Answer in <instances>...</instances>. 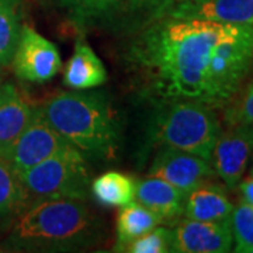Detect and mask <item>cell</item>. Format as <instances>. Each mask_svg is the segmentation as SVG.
<instances>
[{"mask_svg": "<svg viewBox=\"0 0 253 253\" xmlns=\"http://www.w3.org/2000/svg\"><path fill=\"white\" fill-rule=\"evenodd\" d=\"M126 58L156 101L191 100L224 109L253 68V30L163 16L138 33Z\"/></svg>", "mask_w": 253, "mask_h": 253, "instance_id": "6da1fadb", "label": "cell"}, {"mask_svg": "<svg viewBox=\"0 0 253 253\" xmlns=\"http://www.w3.org/2000/svg\"><path fill=\"white\" fill-rule=\"evenodd\" d=\"M103 224L86 201L45 199L28 206L9 228L7 244L24 252H75L97 245Z\"/></svg>", "mask_w": 253, "mask_h": 253, "instance_id": "7a4b0ae2", "label": "cell"}, {"mask_svg": "<svg viewBox=\"0 0 253 253\" xmlns=\"http://www.w3.org/2000/svg\"><path fill=\"white\" fill-rule=\"evenodd\" d=\"M41 111L46 121L86 159L117 158L121 129L104 91H63L48 100Z\"/></svg>", "mask_w": 253, "mask_h": 253, "instance_id": "3957f363", "label": "cell"}, {"mask_svg": "<svg viewBox=\"0 0 253 253\" xmlns=\"http://www.w3.org/2000/svg\"><path fill=\"white\" fill-rule=\"evenodd\" d=\"M221 131L215 109L191 100L163 101L152 123V136L161 146L180 149L210 162Z\"/></svg>", "mask_w": 253, "mask_h": 253, "instance_id": "277c9868", "label": "cell"}, {"mask_svg": "<svg viewBox=\"0 0 253 253\" xmlns=\"http://www.w3.org/2000/svg\"><path fill=\"white\" fill-rule=\"evenodd\" d=\"M30 204L45 199L87 201L90 197V168L84 155L68 145L44 162L17 173Z\"/></svg>", "mask_w": 253, "mask_h": 253, "instance_id": "5b68a950", "label": "cell"}, {"mask_svg": "<svg viewBox=\"0 0 253 253\" xmlns=\"http://www.w3.org/2000/svg\"><path fill=\"white\" fill-rule=\"evenodd\" d=\"M71 145L44 117L41 107L34 109L26 129L0 155L11 165L16 173L31 169L52 155Z\"/></svg>", "mask_w": 253, "mask_h": 253, "instance_id": "8992f818", "label": "cell"}, {"mask_svg": "<svg viewBox=\"0 0 253 253\" xmlns=\"http://www.w3.org/2000/svg\"><path fill=\"white\" fill-rule=\"evenodd\" d=\"M13 71L18 79L28 83H46L62 69V59L54 42L23 24L17 48L11 59Z\"/></svg>", "mask_w": 253, "mask_h": 253, "instance_id": "52a82bcc", "label": "cell"}, {"mask_svg": "<svg viewBox=\"0 0 253 253\" xmlns=\"http://www.w3.org/2000/svg\"><path fill=\"white\" fill-rule=\"evenodd\" d=\"M253 155V124H232L218 136L211 165L228 189L234 190L242 180Z\"/></svg>", "mask_w": 253, "mask_h": 253, "instance_id": "ba28073f", "label": "cell"}, {"mask_svg": "<svg viewBox=\"0 0 253 253\" xmlns=\"http://www.w3.org/2000/svg\"><path fill=\"white\" fill-rule=\"evenodd\" d=\"M210 161L180 149L161 146L149 166V176L170 183L187 196L214 174Z\"/></svg>", "mask_w": 253, "mask_h": 253, "instance_id": "9c48e42d", "label": "cell"}, {"mask_svg": "<svg viewBox=\"0 0 253 253\" xmlns=\"http://www.w3.org/2000/svg\"><path fill=\"white\" fill-rule=\"evenodd\" d=\"M172 252L228 253L234 249L231 222L180 219L172 229Z\"/></svg>", "mask_w": 253, "mask_h": 253, "instance_id": "30bf717a", "label": "cell"}, {"mask_svg": "<svg viewBox=\"0 0 253 253\" xmlns=\"http://www.w3.org/2000/svg\"><path fill=\"white\" fill-rule=\"evenodd\" d=\"M163 16L221 24L251 26L253 20V0H176L159 17Z\"/></svg>", "mask_w": 253, "mask_h": 253, "instance_id": "8fae6325", "label": "cell"}, {"mask_svg": "<svg viewBox=\"0 0 253 253\" xmlns=\"http://www.w3.org/2000/svg\"><path fill=\"white\" fill-rule=\"evenodd\" d=\"M135 199L165 224H177L183 217L186 196L170 183L148 176L136 183Z\"/></svg>", "mask_w": 253, "mask_h": 253, "instance_id": "7c38bea8", "label": "cell"}, {"mask_svg": "<svg viewBox=\"0 0 253 253\" xmlns=\"http://www.w3.org/2000/svg\"><path fill=\"white\" fill-rule=\"evenodd\" d=\"M107 81V71L97 54L83 40L78 38L73 54L63 72V84L72 90L96 89Z\"/></svg>", "mask_w": 253, "mask_h": 253, "instance_id": "4fadbf2b", "label": "cell"}, {"mask_svg": "<svg viewBox=\"0 0 253 253\" xmlns=\"http://www.w3.org/2000/svg\"><path fill=\"white\" fill-rule=\"evenodd\" d=\"M234 204L222 187L204 181L184 200L183 217L206 222H231Z\"/></svg>", "mask_w": 253, "mask_h": 253, "instance_id": "5bb4252c", "label": "cell"}, {"mask_svg": "<svg viewBox=\"0 0 253 253\" xmlns=\"http://www.w3.org/2000/svg\"><path fill=\"white\" fill-rule=\"evenodd\" d=\"M33 111L14 84H0V151L26 129Z\"/></svg>", "mask_w": 253, "mask_h": 253, "instance_id": "9a60e30c", "label": "cell"}, {"mask_svg": "<svg viewBox=\"0 0 253 253\" xmlns=\"http://www.w3.org/2000/svg\"><path fill=\"white\" fill-rule=\"evenodd\" d=\"M30 206V199L17 173L0 155V229H9Z\"/></svg>", "mask_w": 253, "mask_h": 253, "instance_id": "2e32d148", "label": "cell"}, {"mask_svg": "<svg viewBox=\"0 0 253 253\" xmlns=\"http://www.w3.org/2000/svg\"><path fill=\"white\" fill-rule=\"evenodd\" d=\"M124 0H59L75 27L79 31L104 24L116 17Z\"/></svg>", "mask_w": 253, "mask_h": 253, "instance_id": "e0dca14e", "label": "cell"}, {"mask_svg": "<svg viewBox=\"0 0 253 253\" xmlns=\"http://www.w3.org/2000/svg\"><path fill=\"white\" fill-rule=\"evenodd\" d=\"M162 224L161 218L139 201H131L121 207L117 218V244L116 252H124L126 248L136 238L149 232L155 226Z\"/></svg>", "mask_w": 253, "mask_h": 253, "instance_id": "ac0fdd59", "label": "cell"}, {"mask_svg": "<svg viewBox=\"0 0 253 253\" xmlns=\"http://www.w3.org/2000/svg\"><path fill=\"white\" fill-rule=\"evenodd\" d=\"M136 183L128 174L107 172L90 183V196L100 206L124 207L135 200Z\"/></svg>", "mask_w": 253, "mask_h": 253, "instance_id": "d6986e66", "label": "cell"}, {"mask_svg": "<svg viewBox=\"0 0 253 253\" xmlns=\"http://www.w3.org/2000/svg\"><path fill=\"white\" fill-rule=\"evenodd\" d=\"M21 27V1L0 0V68H6L11 63Z\"/></svg>", "mask_w": 253, "mask_h": 253, "instance_id": "ffe728a7", "label": "cell"}, {"mask_svg": "<svg viewBox=\"0 0 253 253\" xmlns=\"http://www.w3.org/2000/svg\"><path fill=\"white\" fill-rule=\"evenodd\" d=\"M234 252L253 253V204L242 201L234 207L231 215Z\"/></svg>", "mask_w": 253, "mask_h": 253, "instance_id": "44dd1931", "label": "cell"}, {"mask_svg": "<svg viewBox=\"0 0 253 253\" xmlns=\"http://www.w3.org/2000/svg\"><path fill=\"white\" fill-rule=\"evenodd\" d=\"M172 229L165 226H155L126 248L128 253H169L172 252Z\"/></svg>", "mask_w": 253, "mask_h": 253, "instance_id": "7402d4cb", "label": "cell"}, {"mask_svg": "<svg viewBox=\"0 0 253 253\" xmlns=\"http://www.w3.org/2000/svg\"><path fill=\"white\" fill-rule=\"evenodd\" d=\"M225 123L232 124H253V81L246 84L244 91L238 93L225 107Z\"/></svg>", "mask_w": 253, "mask_h": 253, "instance_id": "603a6c76", "label": "cell"}, {"mask_svg": "<svg viewBox=\"0 0 253 253\" xmlns=\"http://www.w3.org/2000/svg\"><path fill=\"white\" fill-rule=\"evenodd\" d=\"M173 0H128L129 7L136 13H144L149 21L159 17L165 10L170 6Z\"/></svg>", "mask_w": 253, "mask_h": 253, "instance_id": "cb8c5ba5", "label": "cell"}, {"mask_svg": "<svg viewBox=\"0 0 253 253\" xmlns=\"http://www.w3.org/2000/svg\"><path fill=\"white\" fill-rule=\"evenodd\" d=\"M238 187L242 193L244 201H248V203L253 204V169L251 170V174L246 179L239 181Z\"/></svg>", "mask_w": 253, "mask_h": 253, "instance_id": "d4e9b609", "label": "cell"}, {"mask_svg": "<svg viewBox=\"0 0 253 253\" xmlns=\"http://www.w3.org/2000/svg\"><path fill=\"white\" fill-rule=\"evenodd\" d=\"M251 27H252V30H253V20H252V23H251Z\"/></svg>", "mask_w": 253, "mask_h": 253, "instance_id": "484cf974", "label": "cell"}, {"mask_svg": "<svg viewBox=\"0 0 253 253\" xmlns=\"http://www.w3.org/2000/svg\"><path fill=\"white\" fill-rule=\"evenodd\" d=\"M173 1H176V0H173ZM173 1H172V3H173ZM172 3H170V4H172Z\"/></svg>", "mask_w": 253, "mask_h": 253, "instance_id": "4316f807", "label": "cell"}, {"mask_svg": "<svg viewBox=\"0 0 253 253\" xmlns=\"http://www.w3.org/2000/svg\"><path fill=\"white\" fill-rule=\"evenodd\" d=\"M252 156H253V155H252Z\"/></svg>", "mask_w": 253, "mask_h": 253, "instance_id": "83f0119b", "label": "cell"}]
</instances>
